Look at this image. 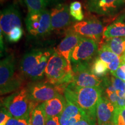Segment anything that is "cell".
<instances>
[{
    "instance_id": "1",
    "label": "cell",
    "mask_w": 125,
    "mask_h": 125,
    "mask_svg": "<svg viewBox=\"0 0 125 125\" xmlns=\"http://www.w3.org/2000/svg\"><path fill=\"white\" fill-rule=\"evenodd\" d=\"M103 94L101 87H82L72 83L65 89L64 96L67 100L75 104L92 119L97 120L96 109Z\"/></svg>"
},
{
    "instance_id": "2",
    "label": "cell",
    "mask_w": 125,
    "mask_h": 125,
    "mask_svg": "<svg viewBox=\"0 0 125 125\" xmlns=\"http://www.w3.org/2000/svg\"><path fill=\"white\" fill-rule=\"evenodd\" d=\"M54 51L52 49H37L26 53L20 64L23 77L31 82L43 80L48 60Z\"/></svg>"
},
{
    "instance_id": "3",
    "label": "cell",
    "mask_w": 125,
    "mask_h": 125,
    "mask_svg": "<svg viewBox=\"0 0 125 125\" xmlns=\"http://www.w3.org/2000/svg\"><path fill=\"white\" fill-rule=\"evenodd\" d=\"M72 65L54 51L51 56L45 71V80L57 87L62 94L73 80Z\"/></svg>"
},
{
    "instance_id": "4",
    "label": "cell",
    "mask_w": 125,
    "mask_h": 125,
    "mask_svg": "<svg viewBox=\"0 0 125 125\" xmlns=\"http://www.w3.org/2000/svg\"><path fill=\"white\" fill-rule=\"evenodd\" d=\"M38 105L31 100L27 87L10 94L1 103V106L5 108L10 116L15 118L30 116L33 109Z\"/></svg>"
},
{
    "instance_id": "5",
    "label": "cell",
    "mask_w": 125,
    "mask_h": 125,
    "mask_svg": "<svg viewBox=\"0 0 125 125\" xmlns=\"http://www.w3.org/2000/svg\"><path fill=\"white\" fill-rule=\"evenodd\" d=\"M24 82L21 74L15 71V59L13 54L3 59L0 63V92L1 95L13 93L22 88Z\"/></svg>"
},
{
    "instance_id": "6",
    "label": "cell",
    "mask_w": 125,
    "mask_h": 125,
    "mask_svg": "<svg viewBox=\"0 0 125 125\" xmlns=\"http://www.w3.org/2000/svg\"><path fill=\"white\" fill-rule=\"evenodd\" d=\"M25 22L28 32L34 38H42L52 31L51 13L46 9L35 13H28Z\"/></svg>"
},
{
    "instance_id": "7",
    "label": "cell",
    "mask_w": 125,
    "mask_h": 125,
    "mask_svg": "<svg viewBox=\"0 0 125 125\" xmlns=\"http://www.w3.org/2000/svg\"><path fill=\"white\" fill-rule=\"evenodd\" d=\"M89 63L72 65L73 72L71 83L76 86L82 87H101L103 78L96 75L92 72Z\"/></svg>"
},
{
    "instance_id": "8",
    "label": "cell",
    "mask_w": 125,
    "mask_h": 125,
    "mask_svg": "<svg viewBox=\"0 0 125 125\" xmlns=\"http://www.w3.org/2000/svg\"><path fill=\"white\" fill-rule=\"evenodd\" d=\"M97 42L92 39L81 37L71 54V65L89 63L98 53Z\"/></svg>"
},
{
    "instance_id": "9",
    "label": "cell",
    "mask_w": 125,
    "mask_h": 125,
    "mask_svg": "<svg viewBox=\"0 0 125 125\" xmlns=\"http://www.w3.org/2000/svg\"><path fill=\"white\" fill-rule=\"evenodd\" d=\"M27 88L31 100L38 104L49 101L59 94L57 87L45 79L30 82Z\"/></svg>"
},
{
    "instance_id": "10",
    "label": "cell",
    "mask_w": 125,
    "mask_h": 125,
    "mask_svg": "<svg viewBox=\"0 0 125 125\" xmlns=\"http://www.w3.org/2000/svg\"><path fill=\"white\" fill-rule=\"evenodd\" d=\"M125 5V0H84V5L89 12L104 16L116 15Z\"/></svg>"
},
{
    "instance_id": "11",
    "label": "cell",
    "mask_w": 125,
    "mask_h": 125,
    "mask_svg": "<svg viewBox=\"0 0 125 125\" xmlns=\"http://www.w3.org/2000/svg\"><path fill=\"white\" fill-rule=\"evenodd\" d=\"M105 29L99 20L91 19L75 23L72 30L82 37L92 39L97 42L104 35Z\"/></svg>"
},
{
    "instance_id": "12",
    "label": "cell",
    "mask_w": 125,
    "mask_h": 125,
    "mask_svg": "<svg viewBox=\"0 0 125 125\" xmlns=\"http://www.w3.org/2000/svg\"><path fill=\"white\" fill-rule=\"evenodd\" d=\"M0 26L1 32L5 38L14 27H21V15L16 5L10 4L1 10Z\"/></svg>"
},
{
    "instance_id": "13",
    "label": "cell",
    "mask_w": 125,
    "mask_h": 125,
    "mask_svg": "<svg viewBox=\"0 0 125 125\" xmlns=\"http://www.w3.org/2000/svg\"><path fill=\"white\" fill-rule=\"evenodd\" d=\"M52 31H60L70 26L71 23L70 8L63 3L56 4L50 10Z\"/></svg>"
},
{
    "instance_id": "14",
    "label": "cell",
    "mask_w": 125,
    "mask_h": 125,
    "mask_svg": "<svg viewBox=\"0 0 125 125\" xmlns=\"http://www.w3.org/2000/svg\"><path fill=\"white\" fill-rule=\"evenodd\" d=\"M117 108L109 100L101 96L97 106L96 117L98 125H115Z\"/></svg>"
},
{
    "instance_id": "15",
    "label": "cell",
    "mask_w": 125,
    "mask_h": 125,
    "mask_svg": "<svg viewBox=\"0 0 125 125\" xmlns=\"http://www.w3.org/2000/svg\"><path fill=\"white\" fill-rule=\"evenodd\" d=\"M65 100L66 105L60 115V125H73L82 119L89 117L75 104L66 98Z\"/></svg>"
},
{
    "instance_id": "16",
    "label": "cell",
    "mask_w": 125,
    "mask_h": 125,
    "mask_svg": "<svg viewBox=\"0 0 125 125\" xmlns=\"http://www.w3.org/2000/svg\"><path fill=\"white\" fill-rule=\"evenodd\" d=\"M81 37L80 35L73 30L70 31L59 43L56 49H54L56 52L60 54L67 61L68 64L71 65L70 60L71 53L77 45Z\"/></svg>"
},
{
    "instance_id": "17",
    "label": "cell",
    "mask_w": 125,
    "mask_h": 125,
    "mask_svg": "<svg viewBox=\"0 0 125 125\" xmlns=\"http://www.w3.org/2000/svg\"><path fill=\"white\" fill-rule=\"evenodd\" d=\"M41 104L46 118L60 116L66 105V100L64 96L59 93L54 98Z\"/></svg>"
},
{
    "instance_id": "18",
    "label": "cell",
    "mask_w": 125,
    "mask_h": 125,
    "mask_svg": "<svg viewBox=\"0 0 125 125\" xmlns=\"http://www.w3.org/2000/svg\"><path fill=\"white\" fill-rule=\"evenodd\" d=\"M97 54L98 58L107 64L109 73L112 75L118 69L121 64V57L112 52L104 43L98 50Z\"/></svg>"
},
{
    "instance_id": "19",
    "label": "cell",
    "mask_w": 125,
    "mask_h": 125,
    "mask_svg": "<svg viewBox=\"0 0 125 125\" xmlns=\"http://www.w3.org/2000/svg\"><path fill=\"white\" fill-rule=\"evenodd\" d=\"M104 37L108 39L116 37H125V21L121 18L105 27Z\"/></svg>"
},
{
    "instance_id": "20",
    "label": "cell",
    "mask_w": 125,
    "mask_h": 125,
    "mask_svg": "<svg viewBox=\"0 0 125 125\" xmlns=\"http://www.w3.org/2000/svg\"><path fill=\"white\" fill-rule=\"evenodd\" d=\"M104 44L121 58L125 53V37L109 38Z\"/></svg>"
},
{
    "instance_id": "21",
    "label": "cell",
    "mask_w": 125,
    "mask_h": 125,
    "mask_svg": "<svg viewBox=\"0 0 125 125\" xmlns=\"http://www.w3.org/2000/svg\"><path fill=\"white\" fill-rule=\"evenodd\" d=\"M60 0H24L29 13L41 12L46 9L48 6L58 2Z\"/></svg>"
},
{
    "instance_id": "22",
    "label": "cell",
    "mask_w": 125,
    "mask_h": 125,
    "mask_svg": "<svg viewBox=\"0 0 125 125\" xmlns=\"http://www.w3.org/2000/svg\"><path fill=\"white\" fill-rule=\"evenodd\" d=\"M31 125H45L46 116L41 104L34 108L31 113Z\"/></svg>"
},
{
    "instance_id": "23",
    "label": "cell",
    "mask_w": 125,
    "mask_h": 125,
    "mask_svg": "<svg viewBox=\"0 0 125 125\" xmlns=\"http://www.w3.org/2000/svg\"><path fill=\"white\" fill-rule=\"evenodd\" d=\"M91 70L94 74L101 78L107 75L109 71L107 64L98 57H96L92 64Z\"/></svg>"
},
{
    "instance_id": "24",
    "label": "cell",
    "mask_w": 125,
    "mask_h": 125,
    "mask_svg": "<svg viewBox=\"0 0 125 125\" xmlns=\"http://www.w3.org/2000/svg\"><path fill=\"white\" fill-rule=\"evenodd\" d=\"M70 13L71 16L78 21H81L83 19L82 4L79 1H74L70 4Z\"/></svg>"
},
{
    "instance_id": "25",
    "label": "cell",
    "mask_w": 125,
    "mask_h": 125,
    "mask_svg": "<svg viewBox=\"0 0 125 125\" xmlns=\"http://www.w3.org/2000/svg\"><path fill=\"white\" fill-rule=\"evenodd\" d=\"M23 35V29L21 27H15L10 31L6 38L10 42H16L21 38Z\"/></svg>"
},
{
    "instance_id": "26",
    "label": "cell",
    "mask_w": 125,
    "mask_h": 125,
    "mask_svg": "<svg viewBox=\"0 0 125 125\" xmlns=\"http://www.w3.org/2000/svg\"><path fill=\"white\" fill-rule=\"evenodd\" d=\"M6 125H31V116L21 118H11Z\"/></svg>"
},
{
    "instance_id": "27",
    "label": "cell",
    "mask_w": 125,
    "mask_h": 125,
    "mask_svg": "<svg viewBox=\"0 0 125 125\" xmlns=\"http://www.w3.org/2000/svg\"><path fill=\"white\" fill-rule=\"evenodd\" d=\"M110 78L112 85L115 89L125 94V81L113 75L111 76Z\"/></svg>"
},
{
    "instance_id": "28",
    "label": "cell",
    "mask_w": 125,
    "mask_h": 125,
    "mask_svg": "<svg viewBox=\"0 0 125 125\" xmlns=\"http://www.w3.org/2000/svg\"><path fill=\"white\" fill-rule=\"evenodd\" d=\"M115 125H125V107L117 108Z\"/></svg>"
},
{
    "instance_id": "29",
    "label": "cell",
    "mask_w": 125,
    "mask_h": 125,
    "mask_svg": "<svg viewBox=\"0 0 125 125\" xmlns=\"http://www.w3.org/2000/svg\"><path fill=\"white\" fill-rule=\"evenodd\" d=\"M12 117L2 106L1 107L0 112V125H6L8 122Z\"/></svg>"
},
{
    "instance_id": "30",
    "label": "cell",
    "mask_w": 125,
    "mask_h": 125,
    "mask_svg": "<svg viewBox=\"0 0 125 125\" xmlns=\"http://www.w3.org/2000/svg\"><path fill=\"white\" fill-rule=\"evenodd\" d=\"M112 75L125 81V62H121L120 67Z\"/></svg>"
},
{
    "instance_id": "31",
    "label": "cell",
    "mask_w": 125,
    "mask_h": 125,
    "mask_svg": "<svg viewBox=\"0 0 125 125\" xmlns=\"http://www.w3.org/2000/svg\"><path fill=\"white\" fill-rule=\"evenodd\" d=\"M96 121L95 120L92 119L89 117H86L73 125H96Z\"/></svg>"
},
{
    "instance_id": "32",
    "label": "cell",
    "mask_w": 125,
    "mask_h": 125,
    "mask_svg": "<svg viewBox=\"0 0 125 125\" xmlns=\"http://www.w3.org/2000/svg\"><path fill=\"white\" fill-rule=\"evenodd\" d=\"M60 125V116L46 118V125Z\"/></svg>"
},
{
    "instance_id": "33",
    "label": "cell",
    "mask_w": 125,
    "mask_h": 125,
    "mask_svg": "<svg viewBox=\"0 0 125 125\" xmlns=\"http://www.w3.org/2000/svg\"><path fill=\"white\" fill-rule=\"evenodd\" d=\"M119 18H121L122 19H123L125 21V10L121 14V15L119 16Z\"/></svg>"
},
{
    "instance_id": "34",
    "label": "cell",
    "mask_w": 125,
    "mask_h": 125,
    "mask_svg": "<svg viewBox=\"0 0 125 125\" xmlns=\"http://www.w3.org/2000/svg\"><path fill=\"white\" fill-rule=\"evenodd\" d=\"M121 62H125V53L124 54V55L121 57Z\"/></svg>"
},
{
    "instance_id": "35",
    "label": "cell",
    "mask_w": 125,
    "mask_h": 125,
    "mask_svg": "<svg viewBox=\"0 0 125 125\" xmlns=\"http://www.w3.org/2000/svg\"><path fill=\"white\" fill-rule=\"evenodd\" d=\"M7 1V0H1V2H4V1Z\"/></svg>"
},
{
    "instance_id": "36",
    "label": "cell",
    "mask_w": 125,
    "mask_h": 125,
    "mask_svg": "<svg viewBox=\"0 0 125 125\" xmlns=\"http://www.w3.org/2000/svg\"></svg>"
},
{
    "instance_id": "37",
    "label": "cell",
    "mask_w": 125,
    "mask_h": 125,
    "mask_svg": "<svg viewBox=\"0 0 125 125\" xmlns=\"http://www.w3.org/2000/svg\"></svg>"
}]
</instances>
